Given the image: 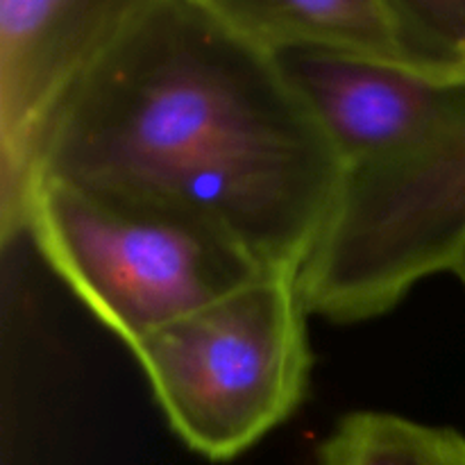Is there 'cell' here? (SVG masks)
Masks as SVG:
<instances>
[{"mask_svg": "<svg viewBox=\"0 0 465 465\" xmlns=\"http://www.w3.org/2000/svg\"><path fill=\"white\" fill-rule=\"evenodd\" d=\"M35 177L182 209L300 272L343 163L275 54L195 0H159L59 100Z\"/></svg>", "mask_w": 465, "mask_h": 465, "instance_id": "obj_1", "label": "cell"}, {"mask_svg": "<svg viewBox=\"0 0 465 465\" xmlns=\"http://www.w3.org/2000/svg\"><path fill=\"white\" fill-rule=\"evenodd\" d=\"M465 241V73L445 77L391 148L343 168L339 195L298 272L304 304L331 322L384 316Z\"/></svg>", "mask_w": 465, "mask_h": 465, "instance_id": "obj_2", "label": "cell"}, {"mask_svg": "<svg viewBox=\"0 0 465 465\" xmlns=\"http://www.w3.org/2000/svg\"><path fill=\"white\" fill-rule=\"evenodd\" d=\"M23 234L127 348L271 271L193 213L53 177L32 180Z\"/></svg>", "mask_w": 465, "mask_h": 465, "instance_id": "obj_3", "label": "cell"}, {"mask_svg": "<svg viewBox=\"0 0 465 465\" xmlns=\"http://www.w3.org/2000/svg\"><path fill=\"white\" fill-rule=\"evenodd\" d=\"M307 316L298 272L263 271L130 350L177 439L223 463L266 439L304 400Z\"/></svg>", "mask_w": 465, "mask_h": 465, "instance_id": "obj_4", "label": "cell"}, {"mask_svg": "<svg viewBox=\"0 0 465 465\" xmlns=\"http://www.w3.org/2000/svg\"><path fill=\"white\" fill-rule=\"evenodd\" d=\"M159 0H0V234L21 236L36 145L73 82Z\"/></svg>", "mask_w": 465, "mask_h": 465, "instance_id": "obj_5", "label": "cell"}, {"mask_svg": "<svg viewBox=\"0 0 465 465\" xmlns=\"http://www.w3.org/2000/svg\"><path fill=\"white\" fill-rule=\"evenodd\" d=\"M268 53L321 48L404 64L381 0H195ZM407 66V64H404Z\"/></svg>", "mask_w": 465, "mask_h": 465, "instance_id": "obj_6", "label": "cell"}, {"mask_svg": "<svg viewBox=\"0 0 465 465\" xmlns=\"http://www.w3.org/2000/svg\"><path fill=\"white\" fill-rule=\"evenodd\" d=\"M313 465H465V436L389 411L341 418Z\"/></svg>", "mask_w": 465, "mask_h": 465, "instance_id": "obj_7", "label": "cell"}, {"mask_svg": "<svg viewBox=\"0 0 465 465\" xmlns=\"http://www.w3.org/2000/svg\"><path fill=\"white\" fill-rule=\"evenodd\" d=\"M409 68L436 77L465 73V0H381Z\"/></svg>", "mask_w": 465, "mask_h": 465, "instance_id": "obj_8", "label": "cell"}, {"mask_svg": "<svg viewBox=\"0 0 465 465\" xmlns=\"http://www.w3.org/2000/svg\"><path fill=\"white\" fill-rule=\"evenodd\" d=\"M450 272H454V275H457L459 280H461V284L465 286V241H463L461 250H459L457 259H454L452 268H450Z\"/></svg>", "mask_w": 465, "mask_h": 465, "instance_id": "obj_9", "label": "cell"}]
</instances>
